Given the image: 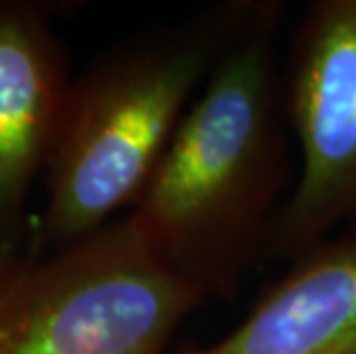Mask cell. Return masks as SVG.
<instances>
[{
  "mask_svg": "<svg viewBox=\"0 0 356 354\" xmlns=\"http://www.w3.org/2000/svg\"><path fill=\"white\" fill-rule=\"evenodd\" d=\"M290 122L301 168L274 225V246L306 253L356 214V0L308 10L294 47Z\"/></svg>",
  "mask_w": 356,
  "mask_h": 354,
  "instance_id": "obj_4",
  "label": "cell"
},
{
  "mask_svg": "<svg viewBox=\"0 0 356 354\" xmlns=\"http://www.w3.org/2000/svg\"><path fill=\"white\" fill-rule=\"evenodd\" d=\"M202 299L122 218L44 258H0V354H168Z\"/></svg>",
  "mask_w": 356,
  "mask_h": 354,
  "instance_id": "obj_3",
  "label": "cell"
},
{
  "mask_svg": "<svg viewBox=\"0 0 356 354\" xmlns=\"http://www.w3.org/2000/svg\"><path fill=\"white\" fill-rule=\"evenodd\" d=\"M283 182L271 47L253 35L218 58L127 218L207 295L228 292Z\"/></svg>",
  "mask_w": 356,
  "mask_h": 354,
  "instance_id": "obj_1",
  "label": "cell"
},
{
  "mask_svg": "<svg viewBox=\"0 0 356 354\" xmlns=\"http://www.w3.org/2000/svg\"><path fill=\"white\" fill-rule=\"evenodd\" d=\"M70 92L63 47L44 10L0 0V258L49 166Z\"/></svg>",
  "mask_w": 356,
  "mask_h": 354,
  "instance_id": "obj_5",
  "label": "cell"
},
{
  "mask_svg": "<svg viewBox=\"0 0 356 354\" xmlns=\"http://www.w3.org/2000/svg\"><path fill=\"white\" fill-rule=\"evenodd\" d=\"M214 42L181 33L127 47L72 83L47 166L37 242L53 253L136 207L214 67Z\"/></svg>",
  "mask_w": 356,
  "mask_h": 354,
  "instance_id": "obj_2",
  "label": "cell"
},
{
  "mask_svg": "<svg viewBox=\"0 0 356 354\" xmlns=\"http://www.w3.org/2000/svg\"><path fill=\"white\" fill-rule=\"evenodd\" d=\"M184 354H356V232L301 253L239 327Z\"/></svg>",
  "mask_w": 356,
  "mask_h": 354,
  "instance_id": "obj_6",
  "label": "cell"
}]
</instances>
